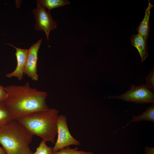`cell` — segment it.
Here are the masks:
<instances>
[{
    "label": "cell",
    "mask_w": 154,
    "mask_h": 154,
    "mask_svg": "<svg viewBox=\"0 0 154 154\" xmlns=\"http://www.w3.org/2000/svg\"><path fill=\"white\" fill-rule=\"evenodd\" d=\"M4 90L7 95L4 102L13 120L49 108L46 102L47 93L31 87L28 82L23 85L7 86Z\"/></svg>",
    "instance_id": "obj_1"
},
{
    "label": "cell",
    "mask_w": 154,
    "mask_h": 154,
    "mask_svg": "<svg viewBox=\"0 0 154 154\" xmlns=\"http://www.w3.org/2000/svg\"><path fill=\"white\" fill-rule=\"evenodd\" d=\"M58 112L55 109L49 108L34 112L17 121L33 135L38 136L46 142L54 143Z\"/></svg>",
    "instance_id": "obj_2"
},
{
    "label": "cell",
    "mask_w": 154,
    "mask_h": 154,
    "mask_svg": "<svg viewBox=\"0 0 154 154\" xmlns=\"http://www.w3.org/2000/svg\"><path fill=\"white\" fill-rule=\"evenodd\" d=\"M33 135L17 121L0 129V144L6 154H32L29 146Z\"/></svg>",
    "instance_id": "obj_3"
},
{
    "label": "cell",
    "mask_w": 154,
    "mask_h": 154,
    "mask_svg": "<svg viewBox=\"0 0 154 154\" xmlns=\"http://www.w3.org/2000/svg\"><path fill=\"white\" fill-rule=\"evenodd\" d=\"M109 98H116L137 103H154L153 93L145 84L131 85V88L124 94L117 96H109Z\"/></svg>",
    "instance_id": "obj_4"
},
{
    "label": "cell",
    "mask_w": 154,
    "mask_h": 154,
    "mask_svg": "<svg viewBox=\"0 0 154 154\" xmlns=\"http://www.w3.org/2000/svg\"><path fill=\"white\" fill-rule=\"evenodd\" d=\"M57 140L52 148L53 152L70 145L79 146L80 142L71 134L67 122L66 116L64 115L58 116L57 122Z\"/></svg>",
    "instance_id": "obj_5"
},
{
    "label": "cell",
    "mask_w": 154,
    "mask_h": 154,
    "mask_svg": "<svg viewBox=\"0 0 154 154\" xmlns=\"http://www.w3.org/2000/svg\"><path fill=\"white\" fill-rule=\"evenodd\" d=\"M36 3L37 7L33 11L36 20L35 29L44 31L48 41L50 31L57 27V23L53 20L50 11H46L40 1H37Z\"/></svg>",
    "instance_id": "obj_6"
},
{
    "label": "cell",
    "mask_w": 154,
    "mask_h": 154,
    "mask_svg": "<svg viewBox=\"0 0 154 154\" xmlns=\"http://www.w3.org/2000/svg\"><path fill=\"white\" fill-rule=\"evenodd\" d=\"M42 40V38L39 40L28 50L24 74L31 78L33 81H37L38 79L37 74V64L38 50Z\"/></svg>",
    "instance_id": "obj_7"
},
{
    "label": "cell",
    "mask_w": 154,
    "mask_h": 154,
    "mask_svg": "<svg viewBox=\"0 0 154 154\" xmlns=\"http://www.w3.org/2000/svg\"><path fill=\"white\" fill-rule=\"evenodd\" d=\"M11 46L16 50L15 55L16 56L17 64L15 69L12 72L7 74L6 76L11 78L13 77L17 78L19 80H21L24 74L28 49L17 48L11 44H8Z\"/></svg>",
    "instance_id": "obj_8"
},
{
    "label": "cell",
    "mask_w": 154,
    "mask_h": 154,
    "mask_svg": "<svg viewBox=\"0 0 154 154\" xmlns=\"http://www.w3.org/2000/svg\"><path fill=\"white\" fill-rule=\"evenodd\" d=\"M130 39L132 45L138 50L141 62H143L148 55L147 40L138 33L132 35Z\"/></svg>",
    "instance_id": "obj_9"
},
{
    "label": "cell",
    "mask_w": 154,
    "mask_h": 154,
    "mask_svg": "<svg viewBox=\"0 0 154 154\" xmlns=\"http://www.w3.org/2000/svg\"><path fill=\"white\" fill-rule=\"evenodd\" d=\"M153 6L149 1L148 5L145 9V16L142 21L141 22L137 28V31L144 38L147 40L149 36L150 25L149 19L151 15L150 10Z\"/></svg>",
    "instance_id": "obj_10"
},
{
    "label": "cell",
    "mask_w": 154,
    "mask_h": 154,
    "mask_svg": "<svg viewBox=\"0 0 154 154\" xmlns=\"http://www.w3.org/2000/svg\"><path fill=\"white\" fill-rule=\"evenodd\" d=\"M143 121H149L154 123V104L147 108L142 114L133 116L132 119L125 126L133 122H138Z\"/></svg>",
    "instance_id": "obj_11"
},
{
    "label": "cell",
    "mask_w": 154,
    "mask_h": 154,
    "mask_svg": "<svg viewBox=\"0 0 154 154\" xmlns=\"http://www.w3.org/2000/svg\"><path fill=\"white\" fill-rule=\"evenodd\" d=\"M13 120L11 114L4 101H0V129Z\"/></svg>",
    "instance_id": "obj_12"
},
{
    "label": "cell",
    "mask_w": 154,
    "mask_h": 154,
    "mask_svg": "<svg viewBox=\"0 0 154 154\" xmlns=\"http://www.w3.org/2000/svg\"><path fill=\"white\" fill-rule=\"evenodd\" d=\"M40 2L44 7L47 8L48 11L53 9L57 8L69 4L70 2L67 0H40Z\"/></svg>",
    "instance_id": "obj_13"
},
{
    "label": "cell",
    "mask_w": 154,
    "mask_h": 154,
    "mask_svg": "<svg viewBox=\"0 0 154 154\" xmlns=\"http://www.w3.org/2000/svg\"><path fill=\"white\" fill-rule=\"evenodd\" d=\"M78 147L74 148H70L69 146L63 148L55 152L53 154H93L92 151H85L78 150Z\"/></svg>",
    "instance_id": "obj_14"
},
{
    "label": "cell",
    "mask_w": 154,
    "mask_h": 154,
    "mask_svg": "<svg viewBox=\"0 0 154 154\" xmlns=\"http://www.w3.org/2000/svg\"><path fill=\"white\" fill-rule=\"evenodd\" d=\"M52 148L48 146L46 142L41 141L36 151L32 154H53Z\"/></svg>",
    "instance_id": "obj_15"
},
{
    "label": "cell",
    "mask_w": 154,
    "mask_h": 154,
    "mask_svg": "<svg viewBox=\"0 0 154 154\" xmlns=\"http://www.w3.org/2000/svg\"><path fill=\"white\" fill-rule=\"evenodd\" d=\"M146 80L145 86L149 89L152 91L154 90V69L153 67V70L150 71L149 75L145 78Z\"/></svg>",
    "instance_id": "obj_16"
},
{
    "label": "cell",
    "mask_w": 154,
    "mask_h": 154,
    "mask_svg": "<svg viewBox=\"0 0 154 154\" xmlns=\"http://www.w3.org/2000/svg\"><path fill=\"white\" fill-rule=\"evenodd\" d=\"M7 94L5 92L4 87L0 85V101H4L7 97Z\"/></svg>",
    "instance_id": "obj_17"
},
{
    "label": "cell",
    "mask_w": 154,
    "mask_h": 154,
    "mask_svg": "<svg viewBox=\"0 0 154 154\" xmlns=\"http://www.w3.org/2000/svg\"><path fill=\"white\" fill-rule=\"evenodd\" d=\"M145 154H154V147H145L144 149Z\"/></svg>",
    "instance_id": "obj_18"
},
{
    "label": "cell",
    "mask_w": 154,
    "mask_h": 154,
    "mask_svg": "<svg viewBox=\"0 0 154 154\" xmlns=\"http://www.w3.org/2000/svg\"><path fill=\"white\" fill-rule=\"evenodd\" d=\"M0 154H6L4 149L0 146Z\"/></svg>",
    "instance_id": "obj_19"
}]
</instances>
